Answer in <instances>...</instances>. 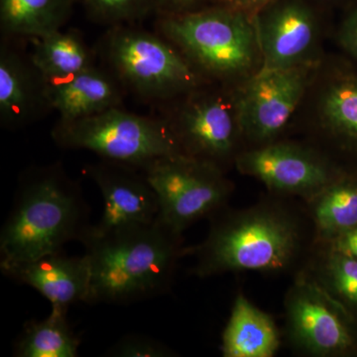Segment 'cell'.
Segmentation results:
<instances>
[{"mask_svg": "<svg viewBox=\"0 0 357 357\" xmlns=\"http://www.w3.org/2000/svg\"><path fill=\"white\" fill-rule=\"evenodd\" d=\"M91 270L86 304L128 305L151 299L171 287L185 249L181 234L158 220L102 236H84Z\"/></svg>", "mask_w": 357, "mask_h": 357, "instance_id": "obj_1", "label": "cell"}, {"mask_svg": "<svg viewBox=\"0 0 357 357\" xmlns=\"http://www.w3.org/2000/svg\"><path fill=\"white\" fill-rule=\"evenodd\" d=\"M89 218L81 187L60 164L28 171L0 231V266L63 251L66 243L81 241Z\"/></svg>", "mask_w": 357, "mask_h": 357, "instance_id": "obj_2", "label": "cell"}, {"mask_svg": "<svg viewBox=\"0 0 357 357\" xmlns=\"http://www.w3.org/2000/svg\"><path fill=\"white\" fill-rule=\"evenodd\" d=\"M300 232L282 211L258 206L218 220L204 243L189 249L196 276L238 271H277L299 250Z\"/></svg>", "mask_w": 357, "mask_h": 357, "instance_id": "obj_3", "label": "cell"}, {"mask_svg": "<svg viewBox=\"0 0 357 357\" xmlns=\"http://www.w3.org/2000/svg\"><path fill=\"white\" fill-rule=\"evenodd\" d=\"M52 138L65 149L89 150L107 161L143 169L166 157L185 155L166 121L114 107L74 119H59Z\"/></svg>", "mask_w": 357, "mask_h": 357, "instance_id": "obj_4", "label": "cell"}, {"mask_svg": "<svg viewBox=\"0 0 357 357\" xmlns=\"http://www.w3.org/2000/svg\"><path fill=\"white\" fill-rule=\"evenodd\" d=\"M158 30L185 58L215 77L243 74L260 53L256 27L236 11L210 7L160 16Z\"/></svg>", "mask_w": 357, "mask_h": 357, "instance_id": "obj_5", "label": "cell"}, {"mask_svg": "<svg viewBox=\"0 0 357 357\" xmlns=\"http://www.w3.org/2000/svg\"><path fill=\"white\" fill-rule=\"evenodd\" d=\"M168 42L130 24L119 25L109 28L102 52L122 86L147 100H166L199 84L194 66Z\"/></svg>", "mask_w": 357, "mask_h": 357, "instance_id": "obj_6", "label": "cell"}, {"mask_svg": "<svg viewBox=\"0 0 357 357\" xmlns=\"http://www.w3.org/2000/svg\"><path fill=\"white\" fill-rule=\"evenodd\" d=\"M141 171L158 197L159 220L178 234L220 210L229 195L217 165L187 155L160 159Z\"/></svg>", "mask_w": 357, "mask_h": 357, "instance_id": "obj_7", "label": "cell"}, {"mask_svg": "<svg viewBox=\"0 0 357 357\" xmlns=\"http://www.w3.org/2000/svg\"><path fill=\"white\" fill-rule=\"evenodd\" d=\"M291 340L316 356L342 354L354 340L342 305L318 281L299 277L286 298Z\"/></svg>", "mask_w": 357, "mask_h": 357, "instance_id": "obj_8", "label": "cell"}, {"mask_svg": "<svg viewBox=\"0 0 357 357\" xmlns=\"http://www.w3.org/2000/svg\"><path fill=\"white\" fill-rule=\"evenodd\" d=\"M84 173L98 185L103 199L100 220L89 225L84 236H102L158 220V197L139 169L102 159L86 166Z\"/></svg>", "mask_w": 357, "mask_h": 357, "instance_id": "obj_9", "label": "cell"}, {"mask_svg": "<svg viewBox=\"0 0 357 357\" xmlns=\"http://www.w3.org/2000/svg\"><path fill=\"white\" fill-rule=\"evenodd\" d=\"M306 84L307 70L301 66L259 70L237 102L239 129L252 139H271L290 121Z\"/></svg>", "mask_w": 357, "mask_h": 357, "instance_id": "obj_10", "label": "cell"}, {"mask_svg": "<svg viewBox=\"0 0 357 357\" xmlns=\"http://www.w3.org/2000/svg\"><path fill=\"white\" fill-rule=\"evenodd\" d=\"M167 123L185 155L217 166L231 153L239 129L236 109L213 95L192 96Z\"/></svg>", "mask_w": 357, "mask_h": 357, "instance_id": "obj_11", "label": "cell"}, {"mask_svg": "<svg viewBox=\"0 0 357 357\" xmlns=\"http://www.w3.org/2000/svg\"><path fill=\"white\" fill-rule=\"evenodd\" d=\"M237 168L274 191L314 198L331 184L323 162L305 150L287 144L269 145L239 155Z\"/></svg>", "mask_w": 357, "mask_h": 357, "instance_id": "obj_12", "label": "cell"}, {"mask_svg": "<svg viewBox=\"0 0 357 357\" xmlns=\"http://www.w3.org/2000/svg\"><path fill=\"white\" fill-rule=\"evenodd\" d=\"M11 280L30 286L51 303L52 307L69 310L88 301L91 270L88 258L69 256L63 251L42 256L32 261L0 266Z\"/></svg>", "mask_w": 357, "mask_h": 357, "instance_id": "obj_13", "label": "cell"}, {"mask_svg": "<svg viewBox=\"0 0 357 357\" xmlns=\"http://www.w3.org/2000/svg\"><path fill=\"white\" fill-rule=\"evenodd\" d=\"M50 109L46 83L29 57L3 38L0 47V121L6 128H18L36 121Z\"/></svg>", "mask_w": 357, "mask_h": 357, "instance_id": "obj_14", "label": "cell"}, {"mask_svg": "<svg viewBox=\"0 0 357 357\" xmlns=\"http://www.w3.org/2000/svg\"><path fill=\"white\" fill-rule=\"evenodd\" d=\"M261 70L300 66L316 41L317 30L311 13L298 3L273 9L256 25Z\"/></svg>", "mask_w": 357, "mask_h": 357, "instance_id": "obj_15", "label": "cell"}, {"mask_svg": "<svg viewBox=\"0 0 357 357\" xmlns=\"http://www.w3.org/2000/svg\"><path fill=\"white\" fill-rule=\"evenodd\" d=\"M114 73L91 66L74 77L46 84L50 109L57 110L62 121H74L121 107L123 91Z\"/></svg>", "mask_w": 357, "mask_h": 357, "instance_id": "obj_16", "label": "cell"}, {"mask_svg": "<svg viewBox=\"0 0 357 357\" xmlns=\"http://www.w3.org/2000/svg\"><path fill=\"white\" fill-rule=\"evenodd\" d=\"M279 347L280 340L273 319L244 296H237L222 335V356L272 357Z\"/></svg>", "mask_w": 357, "mask_h": 357, "instance_id": "obj_17", "label": "cell"}, {"mask_svg": "<svg viewBox=\"0 0 357 357\" xmlns=\"http://www.w3.org/2000/svg\"><path fill=\"white\" fill-rule=\"evenodd\" d=\"M29 58L46 84L66 81L95 65L91 49L77 30H57L31 39Z\"/></svg>", "mask_w": 357, "mask_h": 357, "instance_id": "obj_18", "label": "cell"}, {"mask_svg": "<svg viewBox=\"0 0 357 357\" xmlns=\"http://www.w3.org/2000/svg\"><path fill=\"white\" fill-rule=\"evenodd\" d=\"M77 0H0V29L6 38L34 39L62 29Z\"/></svg>", "mask_w": 357, "mask_h": 357, "instance_id": "obj_19", "label": "cell"}, {"mask_svg": "<svg viewBox=\"0 0 357 357\" xmlns=\"http://www.w3.org/2000/svg\"><path fill=\"white\" fill-rule=\"evenodd\" d=\"M67 310L52 307L42 321L26 324L14 345L18 357H76L79 340L68 323Z\"/></svg>", "mask_w": 357, "mask_h": 357, "instance_id": "obj_20", "label": "cell"}, {"mask_svg": "<svg viewBox=\"0 0 357 357\" xmlns=\"http://www.w3.org/2000/svg\"><path fill=\"white\" fill-rule=\"evenodd\" d=\"M312 213L319 234L335 239L357 227V187L328 184L312 198Z\"/></svg>", "mask_w": 357, "mask_h": 357, "instance_id": "obj_21", "label": "cell"}, {"mask_svg": "<svg viewBox=\"0 0 357 357\" xmlns=\"http://www.w3.org/2000/svg\"><path fill=\"white\" fill-rule=\"evenodd\" d=\"M319 283L338 302L357 307V259L333 249L319 271Z\"/></svg>", "mask_w": 357, "mask_h": 357, "instance_id": "obj_22", "label": "cell"}, {"mask_svg": "<svg viewBox=\"0 0 357 357\" xmlns=\"http://www.w3.org/2000/svg\"><path fill=\"white\" fill-rule=\"evenodd\" d=\"M89 20L114 27L129 25L155 14V0H77Z\"/></svg>", "mask_w": 357, "mask_h": 357, "instance_id": "obj_23", "label": "cell"}, {"mask_svg": "<svg viewBox=\"0 0 357 357\" xmlns=\"http://www.w3.org/2000/svg\"><path fill=\"white\" fill-rule=\"evenodd\" d=\"M321 112L335 130L357 136V84H333L324 95Z\"/></svg>", "mask_w": 357, "mask_h": 357, "instance_id": "obj_24", "label": "cell"}, {"mask_svg": "<svg viewBox=\"0 0 357 357\" xmlns=\"http://www.w3.org/2000/svg\"><path fill=\"white\" fill-rule=\"evenodd\" d=\"M107 356L114 357H165L172 351L155 338L130 335L121 338L107 351Z\"/></svg>", "mask_w": 357, "mask_h": 357, "instance_id": "obj_25", "label": "cell"}, {"mask_svg": "<svg viewBox=\"0 0 357 357\" xmlns=\"http://www.w3.org/2000/svg\"><path fill=\"white\" fill-rule=\"evenodd\" d=\"M208 0H155V14L160 16L181 15L206 8Z\"/></svg>", "mask_w": 357, "mask_h": 357, "instance_id": "obj_26", "label": "cell"}, {"mask_svg": "<svg viewBox=\"0 0 357 357\" xmlns=\"http://www.w3.org/2000/svg\"><path fill=\"white\" fill-rule=\"evenodd\" d=\"M333 248L357 259V227L333 239Z\"/></svg>", "mask_w": 357, "mask_h": 357, "instance_id": "obj_27", "label": "cell"}, {"mask_svg": "<svg viewBox=\"0 0 357 357\" xmlns=\"http://www.w3.org/2000/svg\"><path fill=\"white\" fill-rule=\"evenodd\" d=\"M342 40L344 44L357 55V16L345 26L344 31L342 32Z\"/></svg>", "mask_w": 357, "mask_h": 357, "instance_id": "obj_28", "label": "cell"}, {"mask_svg": "<svg viewBox=\"0 0 357 357\" xmlns=\"http://www.w3.org/2000/svg\"><path fill=\"white\" fill-rule=\"evenodd\" d=\"M234 6H249V4L258 3L262 0H225Z\"/></svg>", "mask_w": 357, "mask_h": 357, "instance_id": "obj_29", "label": "cell"}]
</instances>
